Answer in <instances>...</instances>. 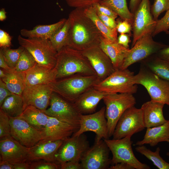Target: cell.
Listing matches in <instances>:
<instances>
[{
  "mask_svg": "<svg viewBox=\"0 0 169 169\" xmlns=\"http://www.w3.org/2000/svg\"><path fill=\"white\" fill-rule=\"evenodd\" d=\"M84 8H75L69 14L68 46L83 51L100 45L103 37L92 21L85 14Z\"/></svg>",
  "mask_w": 169,
  "mask_h": 169,
  "instance_id": "1",
  "label": "cell"
},
{
  "mask_svg": "<svg viewBox=\"0 0 169 169\" xmlns=\"http://www.w3.org/2000/svg\"><path fill=\"white\" fill-rule=\"evenodd\" d=\"M56 79L75 74L96 75L87 58L81 51L68 46L57 52L54 67Z\"/></svg>",
  "mask_w": 169,
  "mask_h": 169,
  "instance_id": "2",
  "label": "cell"
},
{
  "mask_svg": "<svg viewBox=\"0 0 169 169\" xmlns=\"http://www.w3.org/2000/svg\"><path fill=\"white\" fill-rule=\"evenodd\" d=\"M100 81L96 74H75L57 79L51 85L53 92L74 103L81 95Z\"/></svg>",
  "mask_w": 169,
  "mask_h": 169,
  "instance_id": "3",
  "label": "cell"
},
{
  "mask_svg": "<svg viewBox=\"0 0 169 169\" xmlns=\"http://www.w3.org/2000/svg\"><path fill=\"white\" fill-rule=\"evenodd\" d=\"M133 82L145 88L151 100L169 106V81L159 78L141 64L139 72L133 76Z\"/></svg>",
  "mask_w": 169,
  "mask_h": 169,
  "instance_id": "4",
  "label": "cell"
},
{
  "mask_svg": "<svg viewBox=\"0 0 169 169\" xmlns=\"http://www.w3.org/2000/svg\"><path fill=\"white\" fill-rule=\"evenodd\" d=\"M105 105V115L109 137L113 136L120 117L128 108L135 106L136 99L132 94L108 93L103 99Z\"/></svg>",
  "mask_w": 169,
  "mask_h": 169,
  "instance_id": "5",
  "label": "cell"
},
{
  "mask_svg": "<svg viewBox=\"0 0 169 169\" xmlns=\"http://www.w3.org/2000/svg\"><path fill=\"white\" fill-rule=\"evenodd\" d=\"M18 40L20 46L31 54L38 64L54 68L57 52L49 39L25 38L19 35Z\"/></svg>",
  "mask_w": 169,
  "mask_h": 169,
  "instance_id": "6",
  "label": "cell"
},
{
  "mask_svg": "<svg viewBox=\"0 0 169 169\" xmlns=\"http://www.w3.org/2000/svg\"><path fill=\"white\" fill-rule=\"evenodd\" d=\"M134 73L128 68L115 70L112 74L94 86L95 89L108 93H129L133 94L137 90L134 84Z\"/></svg>",
  "mask_w": 169,
  "mask_h": 169,
  "instance_id": "7",
  "label": "cell"
},
{
  "mask_svg": "<svg viewBox=\"0 0 169 169\" xmlns=\"http://www.w3.org/2000/svg\"><path fill=\"white\" fill-rule=\"evenodd\" d=\"M131 137L127 136L119 139H104L112 155L111 164L125 162L134 169H150L148 165L141 162L135 156L132 147L133 142Z\"/></svg>",
  "mask_w": 169,
  "mask_h": 169,
  "instance_id": "8",
  "label": "cell"
},
{
  "mask_svg": "<svg viewBox=\"0 0 169 169\" xmlns=\"http://www.w3.org/2000/svg\"><path fill=\"white\" fill-rule=\"evenodd\" d=\"M152 37L151 33H148L138 39L128 50L120 69L128 68L131 64L156 54L167 46L155 41Z\"/></svg>",
  "mask_w": 169,
  "mask_h": 169,
  "instance_id": "9",
  "label": "cell"
},
{
  "mask_svg": "<svg viewBox=\"0 0 169 169\" xmlns=\"http://www.w3.org/2000/svg\"><path fill=\"white\" fill-rule=\"evenodd\" d=\"M145 128L142 109L132 106L127 109L119 119L112 136L113 139L131 137Z\"/></svg>",
  "mask_w": 169,
  "mask_h": 169,
  "instance_id": "10",
  "label": "cell"
},
{
  "mask_svg": "<svg viewBox=\"0 0 169 169\" xmlns=\"http://www.w3.org/2000/svg\"><path fill=\"white\" fill-rule=\"evenodd\" d=\"M89 148V142L84 133L72 136L63 141L55 155V161L60 164L69 161L80 162Z\"/></svg>",
  "mask_w": 169,
  "mask_h": 169,
  "instance_id": "11",
  "label": "cell"
},
{
  "mask_svg": "<svg viewBox=\"0 0 169 169\" xmlns=\"http://www.w3.org/2000/svg\"><path fill=\"white\" fill-rule=\"evenodd\" d=\"M49 105V107L44 112L47 115L79 127L81 114L77 111L73 103L53 92Z\"/></svg>",
  "mask_w": 169,
  "mask_h": 169,
  "instance_id": "12",
  "label": "cell"
},
{
  "mask_svg": "<svg viewBox=\"0 0 169 169\" xmlns=\"http://www.w3.org/2000/svg\"><path fill=\"white\" fill-rule=\"evenodd\" d=\"M151 8L149 0H141L133 14L131 47L142 37L148 33L152 34L154 30L156 21L154 19Z\"/></svg>",
  "mask_w": 169,
  "mask_h": 169,
  "instance_id": "13",
  "label": "cell"
},
{
  "mask_svg": "<svg viewBox=\"0 0 169 169\" xmlns=\"http://www.w3.org/2000/svg\"><path fill=\"white\" fill-rule=\"evenodd\" d=\"M105 107L103 106L97 112L80 115L79 128L72 136H79L87 131L96 134L95 141L101 139H108L107 121L105 115Z\"/></svg>",
  "mask_w": 169,
  "mask_h": 169,
  "instance_id": "14",
  "label": "cell"
},
{
  "mask_svg": "<svg viewBox=\"0 0 169 169\" xmlns=\"http://www.w3.org/2000/svg\"><path fill=\"white\" fill-rule=\"evenodd\" d=\"M110 151L104 139L95 141L94 145L89 148L81 160L82 169H109L111 164Z\"/></svg>",
  "mask_w": 169,
  "mask_h": 169,
  "instance_id": "15",
  "label": "cell"
},
{
  "mask_svg": "<svg viewBox=\"0 0 169 169\" xmlns=\"http://www.w3.org/2000/svg\"><path fill=\"white\" fill-rule=\"evenodd\" d=\"M11 136L23 145L30 148L41 140V131L20 116L10 118Z\"/></svg>",
  "mask_w": 169,
  "mask_h": 169,
  "instance_id": "16",
  "label": "cell"
},
{
  "mask_svg": "<svg viewBox=\"0 0 169 169\" xmlns=\"http://www.w3.org/2000/svg\"><path fill=\"white\" fill-rule=\"evenodd\" d=\"M53 92L51 84L26 86L22 95L24 110L31 105L44 112L50 104Z\"/></svg>",
  "mask_w": 169,
  "mask_h": 169,
  "instance_id": "17",
  "label": "cell"
},
{
  "mask_svg": "<svg viewBox=\"0 0 169 169\" xmlns=\"http://www.w3.org/2000/svg\"><path fill=\"white\" fill-rule=\"evenodd\" d=\"M81 52L89 60L100 81L115 70L110 59L100 45L91 47Z\"/></svg>",
  "mask_w": 169,
  "mask_h": 169,
  "instance_id": "18",
  "label": "cell"
},
{
  "mask_svg": "<svg viewBox=\"0 0 169 169\" xmlns=\"http://www.w3.org/2000/svg\"><path fill=\"white\" fill-rule=\"evenodd\" d=\"M29 148L11 136L0 139V160L13 164L28 161Z\"/></svg>",
  "mask_w": 169,
  "mask_h": 169,
  "instance_id": "19",
  "label": "cell"
},
{
  "mask_svg": "<svg viewBox=\"0 0 169 169\" xmlns=\"http://www.w3.org/2000/svg\"><path fill=\"white\" fill-rule=\"evenodd\" d=\"M79 127L49 116L44 128L41 131L42 141H64L75 132Z\"/></svg>",
  "mask_w": 169,
  "mask_h": 169,
  "instance_id": "20",
  "label": "cell"
},
{
  "mask_svg": "<svg viewBox=\"0 0 169 169\" xmlns=\"http://www.w3.org/2000/svg\"><path fill=\"white\" fill-rule=\"evenodd\" d=\"M63 142L62 140H40L29 148L28 161L43 160L56 162L55 155Z\"/></svg>",
  "mask_w": 169,
  "mask_h": 169,
  "instance_id": "21",
  "label": "cell"
},
{
  "mask_svg": "<svg viewBox=\"0 0 169 169\" xmlns=\"http://www.w3.org/2000/svg\"><path fill=\"white\" fill-rule=\"evenodd\" d=\"M108 94L92 87L81 95L73 103L81 114H88L95 112L100 101Z\"/></svg>",
  "mask_w": 169,
  "mask_h": 169,
  "instance_id": "22",
  "label": "cell"
},
{
  "mask_svg": "<svg viewBox=\"0 0 169 169\" xmlns=\"http://www.w3.org/2000/svg\"><path fill=\"white\" fill-rule=\"evenodd\" d=\"M26 86L50 84L56 80V71L38 63L26 72Z\"/></svg>",
  "mask_w": 169,
  "mask_h": 169,
  "instance_id": "23",
  "label": "cell"
},
{
  "mask_svg": "<svg viewBox=\"0 0 169 169\" xmlns=\"http://www.w3.org/2000/svg\"><path fill=\"white\" fill-rule=\"evenodd\" d=\"M164 105V104L151 100L142 105L141 108L143 112L146 128L161 125L167 121L163 114V109Z\"/></svg>",
  "mask_w": 169,
  "mask_h": 169,
  "instance_id": "24",
  "label": "cell"
},
{
  "mask_svg": "<svg viewBox=\"0 0 169 169\" xmlns=\"http://www.w3.org/2000/svg\"><path fill=\"white\" fill-rule=\"evenodd\" d=\"M100 46L111 60L115 69H120L129 49L119 44L117 41H112L103 36Z\"/></svg>",
  "mask_w": 169,
  "mask_h": 169,
  "instance_id": "25",
  "label": "cell"
},
{
  "mask_svg": "<svg viewBox=\"0 0 169 169\" xmlns=\"http://www.w3.org/2000/svg\"><path fill=\"white\" fill-rule=\"evenodd\" d=\"M161 142H169V120L161 125L147 128L143 139L137 141L134 145L149 144L154 146Z\"/></svg>",
  "mask_w": 169,
  "mask_h": 169,
  "instance_id": "26",
  "label": "cell"
},
{
  "mask_svg": "<svg viewBox=\"0 0 169 169\" xmlns=\"http://www.w3.org/2000/svg\"><path fill=\"white\" fill-rule=\"evenodd\" d=\"M66 20V19L63 18L54 23L38 25L31 30L23 29L20 30V34L22 36L26 38L49 40L51 36L62 27Z\"/></svg>",
  "mask_w": 169,
  "mask_h": 169,
  "instance_id": "27",
  "label": "cell"
},
{
  "mask_svg": "<svg viewBox=\"0 0 169 169\" xmlns=\"http://www.w3.org/2000/svg\"><path fill=\"white\" fill-rule=\"evenodd\" d=\"M20 117L40 131L45 127L49 117L44 112L31 105L27 106L24 109Z\"/></svg>",
  "mask_w": 169,
  "mask_h": 169,
  "instance_id": "28",
  "label": "cell"
},
{
  "mask_svg": "<svg viewBox=\"0 0 169 169\" xmlns=\"http://www.w3.org/2000/svg\"><path fill=\"white\" fill-rule=\"evenodd\" d=\"M141 64L159 78L169 81V62L156 54L141 61Z\"/></svg>",
  "mask_w": 169,
  "mask_h": 169,
  "instance_id": "29",
  "label": "cell"
},
{
  "mask_svg": "<svg viewBox=\"0 0 169 169\" xmlns=\"http://www.w3.org/2000/svg\"><path fill=\"white\" fill-rule=\"evenodd\" d=\"M1 79L12 93L22 96L26 86L25 72H7L6 76Z\"/></svg>",
  "mask_w": 169,
  "mask_h": 169,
  "instance_id": "30",
  "label": "cell"
},
{
  "mask_svg": "<svg viewBox=\"0 0 169 169\" xmlns=\"http://www.w3.org/2000/svg\"><path fill=\"white\" fill-rule=\"evenodd\" d=\"M9 118H15L21 115L24 110V102L22 96L13 94L8 96L0 106Z\"/></svg>",
  "mask_w": 169,
  "mask_h": 169,
  "instance_id": "31",
  "label": "cell"
},
{
  "mask_svg": "<svg viewBox=\"0 0 169 169\" xmlns=\"http://www.w3.org/2000/svg\"><path fill=\"white\" fill-rule=\"evenodd\" d=\"M84 11L86 15L92 21L104 37L112 41H117L116 28L111 29L106 26L99 18L96 10L93 6L84 8Z\"/></svg>",
  "mask_w": 169,
  "mask_h": 169,
  "instance_id": "32",
  "label": "cell"
},
{
  "mask_svg": "<svg viewBox=\"0 0 169 169\" xmlns=\"http://www.w3.org/2000/svg\"><path fill=\"white\" fill-rule=\"evenodd\" d=\"M99 3L110 9L121 19L127 20L132 24L134 14L128 8L126 0H103Z\"/></svg>",
  "mask_w": 169,
  "mask_h": 169,
  "instance_id": "33",
  "label": "cell"
},
{
  "mask_svg": "<svg viewBox=\"0 0 169 169\" xmlns=\"http://www.w3.org/2000/svg\"><path fill=\"white\" fill-rule=\"evenodd\" d=\"M69 26L68 18L62 27L49 39L52 46L57 52L64 47L68 45Z\"/></svg>",
  "mask_w": 169,
  "mask_h": 169,
  "instance_id": "34",
  "label": "cell"
},
{
  "mask_svg": "<svg viewBox=\"0 0 169 169\" xmlns=\"http://www.w3.org/2000/svg\"><path fill=\"white\" fill-rule=\"evenodd\" d=\"M136 151L145 156L159 169H169V163L166 162L160 155V149L156 148L153 152L148 149L144 145L137 146L135 148Z\"/></svg>",
  "mask_w": 169,
  "mask_h": 169,
  "instance_id": "35",
  "label": "cell"
},
{
  "mask_svg": "<svg viewBox=\"0 0 169 169\" xmlns=\"http://www.w3.org/2000/svg\"><path fill=\"white\" fill-rule=\"evenodd\" d=\"M24 48L20 46L16 49H11L9 47L1 48L0 51L2 53L4 59L11 69L14 70L20 56Z\"/></svg>",
  "mask_w": 169,
  "mask_h": 169,
  "instance_id": "36",
  "label": "cell"
},
{
  "mask_svg": "<svg viewBox=\"0 0 169 169\" xmlns=\"http://www.w3.org/2000/svg\"><path fill=\"white\" fill-rule=\"evenodd\" d=\"M37 64L31 54L24 49L17 64L14 70L17 72H25Z\"/></svg>",
  "mask_w": 169,
  "mask_h": 169,
  "instance_id": "37",
  "label": "cell"
},
{
  "mask_svg": "<svg viewBox=\"0 0 169 169\" xmlns=\"http://www.w3.org/2000/svg\"><path fill=\"white\" fill-rule=\"evenodd\" d=\"M169 9V0H155L151 10L154 19L157 21L159 16Z\"/></svg>",
  "mask_w": 169,
  "mask_h": 169,
  "instance_id": "38",
  "label": "cell"
},
{
  "mask_svg": "<svg viewBox=\"0 0 169 169\" xmlns=\"http://www.w3.org/2000/svg\"><path fill=\"white\" fill-rule=\"evenodd\" d=\"M10 118L0 109V139L11 136Z\"/></svg>",
  "mask_w": 169,
  "mask_h": 169,
  "instance_id": "39",
  "label": "cell"
},
{
  "mask_svg": "<svg viewBox=\"0 0 169 169\" xmlns=\"http://www.w3.org/2000/svg\"><path fill=\"white\" fill-rule=\"evenodd\" d=\"M164 16L156 21L154 30L152 33L153 37L159 33L169 30V9L166 11Z\"/></svg>",
  "mask_w": 169,
  "mask_h": 169,
  "instance_id": "40",
  "label": "cell"
},
{
  "mask_svg": "<svg viewBox=\"0 0 169 169\" xmlns=\"http://www.w3.org/2000/svg\"><path fill=\"white\" fill-rule=\"evenodd\" d=\"M30 162V169H60V164L55 162L41 160Z\"/></svg>",
  "mask_w": 169,
  "mask_h": 169,
  "instance_id": "41",
  "label": "cell"
},
{
  "mask_svg": "<svg viewBox=\"0 0 169 169\" xmlns=\"http://www.w3.org/2000/svg\"><path fill=\"white\" fill-rule=\"evenodd\" d=\"M69 7L84 8L99 3L103 0H64Z\"/></svg>",
  "mask_w": 169,
  "mask_h": 169,
  "instance_id": "42",
  "label": "cell"
},
{
  "mask_svg": "<svg viewBox=\"0 0 169 169\" xmlns=\"http://www.w3.org/2000/svg\"><path fill=\"white\" fill-rule=\"evenodd\" d=\"M116 29L120 34H127L130 35L132 28V24L129 21L118 19L116 21Z\"/></svg>",
  "mask_w": 169,
  "mask_h": 169,
  "instance_id": "43",
  "label": "cell"
},
{
  "mask_svg": "<svg viewBox=\"0 0 169 169\" xmlns=\"http://www.w3.org/2000/svg\"><path fill=\"white\" fill-rule=\"evenodd\" d=\"M96 12L99 19L108 28L111 29L116 28L117 23L115 19L97 11Z\"/></svg>",
  "mask_w": 169,
  "mask_h": 169,
  "instance_id": "44",
  "label": "cell"
},
{
  "mask_svg": "<svg viewBox=\"0 0 169 169\" xmlns=\"http://www.w3.org/2000/svg\"><path fill=\"white\" fill-rule=\"evenodd\" d=\"M96 11L105 15L115 19L118 15L115 13L108 8L101 5L99 3H96L93 5Z\"/></svg>",
  "mask_w": 169,
  "mask_h": 169,
  "instance_id": "45",
  "label": "cell"
},
{
  "mask_svg": "<svg viewBox=\"0 0 169 169\" xmlns=\"http://www.w3.org/2000/svg\"><path fill=\"white\" fill-rule=\"evenodd\" d=\"M12 38L5 31L0 29V47L1 48L9 47L11 45Z\"/></svg>",
  "mask_w": 169,
  "mask_h": 169,
  "instance_id": "46",
  "label": "cell"
},
{
  "mask_svg": "<svg viewBox=\"0 0 169 169\" xmlns=\"http://www.w3.org/2000/svg\"><path fill=\"white\" fill-rule=\"evenodd\" d=\"M13 94L8 89L3 80L0 79V106L5 99Z\"/></svg>",
  "mask_w": 169,
  "mask_h": 169,
  "instance_id": "47",
  "label": "cell"
},
{
  "mask_svg": "<svg viewBox=\"0 0 169 169\" xmlns=\"http://www.w3.org/2000/svg\"><path fill=\"white\" fill-rule=\"evenodd\" d=\"M61 169H82L80 162L69 161L60 164Z\"/></svg>",
  "mask_w": 169,
  "mask_h": 169,
  "instance_id": "48",
  "label": "cell"
},
{
  "mask_svg": "<svg viewBox=\"0 0 169 169\" xmlns=\"http://www.w3.org/2000/svg\"><path fill=\"white\" fill-rule=\"evenodd\" d=\"M130 36L129 34L126 33L120 34L117 37L118 43L125 48L129 49V44L131 41Z\"/></svg>",
  "mask_w": 169,
  "mask_h": 169,
  "instance_id": "49",
  "label": "cell"
},
{
  "mask_svg": "<svg viewBox=\"0 0 169 169\" xmlns=\"http://www.w3.org/2000/svg\"><path fill=\"white\" fill-rule=\"evenodd\" d=\"M156 54L159 58L169 62V45L160 50Z\"/></svg>",
  "mask_w": 169,
  "mask_h": 169,
  "instance_id": "50",
  "label": "cell"
},
{
  "mask_svg": "<svg viewBox=\"0 0 169 169\" xmlns=\"http://www.w3.org/2000/svg\"><path fill=\"white\" fill-rule=\"evenodd\" d=\"M109 169H134L130 164L125 162H120L112 165L109 167Z\"/></svg>",
  "mask_w": 169,
  "mask_h": 169,
  "instance_id": "51",
  "label": "cell"
},
{
  "mask_svg": "<svg viewBox=\"0 0 169 169\" xmlns=\"http://www.w3.org/2000/svg\"><path fill=\"white\" fill-rule=\"evenodd\" d=\"M0 67L1 68L4 69L8 73L15 71L14 70L10 68L7 64L1 51H0Z\"/></svg>",
  "mask_w": 169,
  "mask_h": 169,
  "instance_id": "52",
  "label": "cell"
},
{
  "mask_svg": "<svg viewBox=\"0 0 169 169\" xmlns=\"http://www.w3.org/2000/svg\"><path fill=\"white\" fill-rule=\"evenodd\" d=\"M141 0H130L129 9L133 14L138 8Z\"/></svg>",
  "mask_w": 169,
  "mask_h": 169,
  "instance_id": "53",
  "label": "cell"
},
{
  "mask_svg": "<svg viewBox=\"0 0 169 169\" xmlns=\"http://www.w3.org/2000/svg\"><path fill=\"white\" fill-rule=\"evenodd\" d=\"M14 169H30V162L27 161L14 164Z\"/></svg>",
  "mask_w": 169,
  "mask_h": 169,
  "instance_id": "54",
  "label": "cell"
},
{
  "mask_svg": "<svg viewBox=\"0 0 169 169\" xmlns=\"http://www.w3.org/2000/svg\"><path fill=\"white\" fill-rule=\"evenodd\" d=\"M14 164L6 161H0V169H14Z\"/></svg>",
  "mask_w": 169,
  "mask_h": 169,
  "instance_id": "55",
  "label": "cell"
},
{
  "mask_svg": "<svg viewBox=\"0 0 169 169\" xmlns=\"http://www.w3.org/2000/svg\"><path fill=\"white\" fill-rule=\"evenodd\" d=\"M6 18V12L4 8H2L0 10V20L3 21Z\"/></svg>",
  "mask_w": 169,
  "mask_h": 169,
  "instance_id": "56",
  "label": "cell"
},
{
  "mask_svg": "<svg viewBox=\"0 0 169 169\" xmlns=\"http://www.w3.org/2000/svg\"><path fill=\"white\" fill-rule=\"evenodd\" d=\"M7 72L3 69L0 68V78L2 79L5 77Z\"/></svg>",
  "mask_w": 169,
  "mask_h": 169,
  "instance_id": "57",
  "label": "cell"
},
{
  "mask_svg": "<svg viewBox=\"0 0 169 169\" xmlns=\"http://www.w3.org/2000/svg\"><path fill=\"white\" fill-rule=\"evenodd\" d=\"M165 32L166 34L169 35V30L166 31Z\"/></svg>",
  "mask_w": 169,
  "mask_h": 169,
  "instance_id": "58",
  "label": "cell"
},
{
  "mask_svg": "<svg viewBox=\"0 0 169 169\" xmlns=\"http://www.w3.org/2000/svg\"><path fill=\"white\" fill-rule=\"evenodd\" d=\"M166 154L167 156H169V151L167 152Z\"/></svg>",
  "mask_w": 169,
  "mask_h": 169,
  "instance_id": "59",
  "label": "cell"
}]
</instances>
